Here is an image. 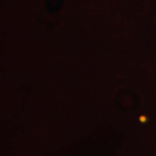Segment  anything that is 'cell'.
Listing matches in <instances>:
<instances>
[]
</instances>
